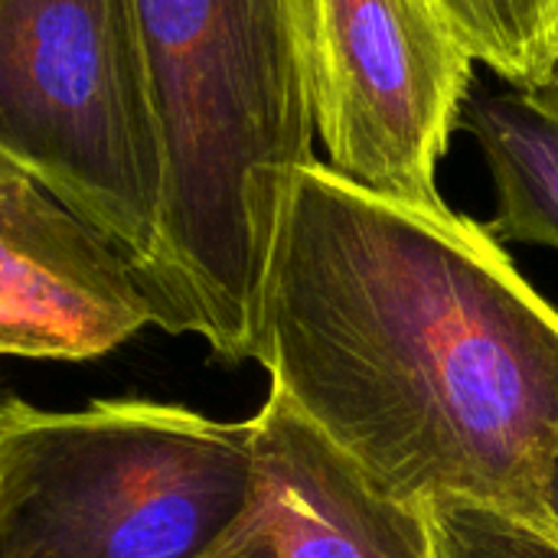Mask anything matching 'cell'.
Wrapping results in <instances>:
<instances>
[{
  "mask_svg": "<svg viewBox=\"0 0 558 558\" xmlns=\"http://www.w3.org/2000/svg\"><path fill=\"white\" fill-rule=\"evenodd\" d=\"M425 520L435 558H558V533L549 523L471 500H435Z\"/></svg>",
  "mask_w": 558,
  "mask_h": 558,
  "instance_id": "cell-10",
  "label": "cell"
},
{
  "mask_svg": "<svg viewBox=\"0 0 558 558\" xmlns=\"http://www.w3.org/2000/svg\"><path fill=\"white\" fill-rule=\"evenodd\" d=\"M546 523L558 533V448L549 468V481H546Z\"/></svg>",
  "mask_w": 558,
  "mask_h": 558,
  "instance_id": "cell-12",
  "label": "cell"
},
{
  "mask_svg": "<svg viewBox=\"0 0 558 558\" xmlns=\"http://www.w3.org/2000/svg\"><path fill=\"white\" fill-rule=\"evenodd\" d=\"M281 558H435L425 510L376 490L278 392L252 418Z\"/></svg>",
  "mask_w": 558,
  "mask_h": 558,
  "instance_id": "cell-7",
  "label": "cell"
},
{
  "mask_svg": "<svg viewBox=\"0 0 558 558\" xmlns=\"http://www.w3.org/2000/svg\"><path fill=\"white\" fill-rule=\"evenodd\" d=\"M147 324L131 258L0 157V356L98 360Z\"/></svg>",
  "mask_w": 558,
  "mask_h": 558,
  "instance_id": "cell-6",
  "label": "cell"
},
{
  "mask_svg": "<svg viewBox=\"0 0 558 558\" xmlns=\"http://www.w3.org/2000/svg\"><path fill=\"white\" fill-rule=\"evenodd\" d=\"M222 558H281L278 556V543H275V536H271V530H268L265 513H262L258 526H255L235 549H229Z\"/></svg>",
  "mask_w": 558,
  "mask_h": 558,
  "instance_id": "cell-11",
  "label": "cell"
},
{
  "mask_svg": "<svg viewBox=\"0 0 558 558\" xmlns=\"http://www.w3.org/2000/svg\"><path fill=\"white\" fill-rule=\"evenodd\" d=\"M262 520L255 425L0 399V558H222Z\"/></svg>",
  "mask_w": 558,
  "mask_h": 558,
  "instance_id": "cell-3",
  "label": "cell"
},
{
  "mask_svg": "<svg viewBox=\"0 0 558 558\" xmlns=\"http://www.w3.org/2000/svg\"><path fill=\"white\" fill-rule=\"evenodd\" d=\"M461 131L474 137L494 180L490 235L558 248V111L526 88L487 85L464 101Z\"/></svg>",
  "mask_w": 558,
  "mask_h": 558,
  "instance_id": "cell-8",
  "label": "cell"
},
{
  "mask_svg": "<svg viewBox=\"0 0 558 558\" xmlns=\"http://www.w3.org/2000/svg\"><path fill=\"white\" fill-rule=\"evenodd\" d=\"M252 360L386 497L546 523L558 311L487 226L304 163L271 232Z\"/></svg>",
  "mask_w": 558,
  "mask_h": 558,
  "instance_id": "cell-1",
  "label": "cell"
},
{
  "mask_svg": "<svg viewBox=\"0 0 558 558\" xmlns=\"http://www.w3.org/2000/svg\"><path fill=\"white\" fill-rule=\"evenodd\" d=\"M533 95H536L543 105H549L553 111H558V56H556V65H553V72H549V78H546V85H539Z\"/></svg>",
  "mask_w": 558,
  "mask_h": 558,
  "instance_id": "cell-13",
  "label": "cell"
},
{
  "mask_svg": "<svg viewBox=\"0 0 558 558\" xmlns=\"http://www.w3.org/2000/svg\"><path fill=\"white\" fill-rule=\"evenodd\" d=\"M474 56L438 0H314V118L327 167L422 209L461 128Z\"/></svg>",
  "mask_w": 558,
  "mask_h": 558,
  "instance_id": "cell-5",
  "label": "cell"
},
{
  "mask_svg": "<svg viewBox=\"0 0 558 558\" xmlns=\"http://www.w3.org/2000/svg\"><path fill=\"white\" fill-rule=\"evenodd\" d=\"M134 7L163 137L160 219L134 271L157 327L245 363L284 190L317 160L314 0Z\"/></svg>",
  "mask_w": 558,
  "mask_h": 558,
  "instance_id": "cell-2",
  "label": "cell"
},
{
  "mask_svg": "<svg viewBox=\"0 0 558 558\" xmlns=\"http://www.w3.org/2000/svg\"><path fill=\"white\" fill-rule=\"evenodd\" d=\"M0 157L144 262L163 137L134 0H0Z\"/></svg>",
  "mask_w": 558,
  "mask_h": 558,
  "instance_id": "cell-4",
  "label": "cell"
},
{
  "mask_svg": "<svg viewBox=\"0 0 558 558\" xmlns=\"http://www.w3.org/2000/svg\"><path fill=\"white\" fill-rule=\"evenodd\" d=\"M477 62L536 92L558 56V0H438Z\"/></svg>",
  "mask_w": 558,
  "mask_h": 558,
  "instance_id": "cell-9",
  "label": "cell"
}]
</instances>
